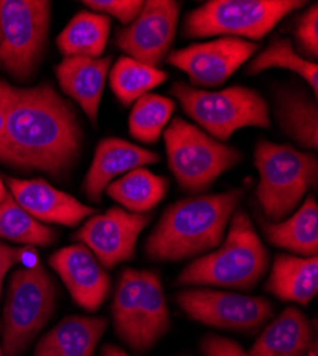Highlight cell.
<instances>
[{"label": "cell", "instance_id": "cell-1", "mask_svg": "<svg viewBox=\"0 0 318 356\" xmlns=\"http://www.w3.org/2000/svg\"><path fill=\"white\" fill-rule=\"evenodd\" d=\"M83 131L73 106L54 87L12 86L0 163L23 171L67 174L81 153Z\"/></svg>", "mask_w": 318, "mask_h": 356}, {"label": "cell", "instance_id": "cell-2", "mask_svg": "<svg viewBox=\"0 0 318 356\" xmlns=\"http://www.w3.org/2000/svg\"><path fill=\"white\" fill-rule=\"evenodd\" d=\"M243 197V188H233L171 204L146 240L148 257L153 261H182L217 248Z\"/></svg>", "mask_w": 318, "mask_h": 356}, {"label": "cell", "instance_id": "cell-3", "mask_svg": "<svg viewBox=\"0 0 318 356\" xmlns=\"http://www.w3.org/2000/svg\"><path fill=\"white\" fill-rule=\"evenodd\" d=\"M270 257L251 218L237 209L223 243L179 274V285H207L251 291L269 270Z\"/></svg>", "mask_w": 318, "mask_h": 356}, {"label": "cell", "instance_id": "cell-4", "mask_svg": "<svg viewBox=\"0 0 318 356\" xmlns=\"http://www.w3.org/2000/svg\"><path fill=\"white\" fill-rule=\"evenodd\" d=\"M254 165L260 175L255 197L266 220L271 222L292 216L310 188H317V157L293 145L258 141Z\"/></svg>", "mask_w": 318, "mask_h": 356}, {"label": "cell", "instance_id": "cell-5", "mask_svg": "<svg viewBox=\"0 0 318 356\" xmlns=\"http://www.w3.org/2000/svg\"><path fill=\"white\" fill-rule=\"evenodd\" d=\"M111 316L118 337L136 353L152 349L170 330V311L157 273L126 268L116 288Z\"/></svg>", "mask_w": 318, "mask_h": 356}, {"label": "cell", "instance_id": "cell-6", "mask_svg": "<svg viewBox=\"0 0 318 356\" xmlns=\"http://www.w3.org/2000/svg\"><path fill=\"white\" fill-rule=\"evenodd\" d=\"M170 95L201 129L221 143L244 127H271L267 102L250 87L231 86L209 92L177 81L170 87Z\"/></svg>", "mask_w": 318, "mask_h": 356}, {"label": "cell", "instance_id": "cell-7", "mask_svg": "<svg viewBox=\"0 0 318 356\" xmlns=\"http://www.w3.org/2000/svg\"><path fill=\"white\" fill-rule=\"evenodd\" d=\"M170 171L187 193L207 191L217 178L236 167L243 154L206 131L175 117L163 131Z\"/></svg>", "mask_w": 318, "mask_h": 356}, {"label": "cell", "instance_id": "cell-8", "mask_svg": "<svg viewBox=\"0 0 318 356\" xmlns=\"http://www.w3.org/2000/svg\"><path fill=\"white\" fill-rule=\"evenodd\" d=\"M57 288L43 265L16 270L9 281L2 321L3 356H20L54 314Z\"/></svg>", "mask_w": 318, "mask_h": 356}, {"label": "cell", "instance_id": "cell-9", "mask_svg": "<svg viewBox=\"0 0 318 356\" xmlns=\"http://www.w3.org/2000/svg\"><path fill=\"white\" fill-rule=\"evenodd\" d=\"M307 2L299 0H210L191 10L183 23V36L264 39L290 13Z\"/></svg>", "mask_w": 318, "mask_h": 356}, {"label": "cell", "instance_id": "cell-10", "mask_svg": "<svg viewBox=\"0 0 318 356\" xmlns=\"http://www.w3.org/2000/svg\"><path fill=\"white\" fill-rule=\"evenodd\" d=\"M51 3L46 0H0V69L29 81L46 51Z\"/></svg>", "mask_w": 318, "mask_h": 356}, {"label": "cell", "instance_id": "cell-11", "mask_svg": "<svg viewBox=\"0 0 318 356\" xmlns=\"http://www.w3.org/2000/svg\"><path fill=\"white\" fill-rule=\"evenodd\" d=\"M176 302L193 321L218 330L251 332L262 328L273 316V305L264 296L220 289H183L177 293Z\"/></svg>", "mask_w": 318, "mask_h": 356}, {"label": "cell", "instance_id": "cell-12", "mask_svg": "<svg viewBox=\"0 0 318 356\" xmlns=\"http://www.w3.org/2000/svg\"><path fill=\"white\" fill-rule=\"evenodd\" d=\"M179 16V2L148 0L137 17L118 32L116 46L127 57L159 69L175 42Z\"/></svg>", "mask_w": 318, "mask_h": 356}, {"label": "cell", "instance_id": "cell-13", "mask_svg": "<svg viewBox=\"0 0 318 356\" xmlns=\"http://www.w3.org/2000/svg\"><path fill=\"white\" fill-rule=\"evenodd\" d=\"M258 49V44L244 39L220 38L173 50L166 63L183 70L193 87L212 88L224 84Z\"/></svg>", "mask_w": 318, "mask_h": 356}, {"label": "cell", "instance_id": "cell-14", "mask_svg": "<svg viewBox=\"0 0 318 356\" xmlns=\"http://www.w3.org/2000/svg\"><path fill=\"white\" fill-rule=\"evenodd\" d=\"M149 214H133L111 207L104 214L89 217L74 234V240L88 247L106 270L132 261L141 231L150 222Z\"/></svg>", "mask_w": 318, "mask_h": 356}, {"label": "cell", "instance_id": "cell-15", "mask_svg": "<svg viewBox=\"0 0 318 356\" xmlns=\"http://www.w3.org/2000/svg\"><path fill=\"white\" fill-rule=\"evenodd\" d=\"M49 265L63 281L80 308L96 312L107 300L111 285L110 277L86 245L74 244L53 252Z\"/></svg>", "mask_w": 318, "mask_h": 356}, {"label": "cell", "instance_id": "cell-16", "mask_svg": "<svg viewBox=\"0 0 318 356\" xmlns=\"http://www.w3.org/2000/svg\"><path fill=\"white\" fill-rule=\"evenodd\" d=\"M6 183L16 202L42 224L76 227L96 213L92 207L80 202L65 191L57 190L42 178L20 180V178L8 177Z\"/></svg>", "mask_w": 318, "mask_h": 356}, {"label": "cell", "instance_id": "cell-17", "mask_svg": "<svg viewBox=\"0 0 318 356\" xmlns=\"http://www.w3.org/2000/svg\"><path fill=\"white\" fill-rule=\"evenodd\" d=\"M159 161L160 157L157 153L146 150L137 144L118 137L103 138L97 144L92 164L86 172L83 191L90 201L100 202L109 184L119 175Z\"/></svg>", "mask_w": 318, "mask_h": 356}, {"label": "cell", "instance_id": "cell-18", "mask_svg": "<svg viewBox=\"0 0 318 356\" xmlns=\"http://www.w3.org/2000/svg\"><path fill=\"white\" fill-rule=\"evenodd\" d=\"M111 56L106 57H65L54 67L56 79L66 96L73 99L96 127L99 107L110 72Z\"/></svg>", "mask_w": 318, "mask_h": 356}, {"label": "cell", "instance_id": "cell-19", "mask_svg": "<svg viewBox=\"0 0 318 356\" xmlns=\"http://www.w3.org/2000/svg\"><path fill=\"white\" fill-rule=\"evenodd\" d=\"M107 323L102 316H66L38 342L35 356H95Z\"/></svg>", "mask_w": 318, "mask_h": 356}, {"label": "cell", "instance_id": "cell-20", "mask_svg": "<svg viewBox=\"0 0 318 356\" xmlns=\"http://www.w3.org/2000/svg\"><path fill=\"white\" fill-rule=\"evenodd\" d=\"M257 220L271 245L299 257L318 254V205L314 195H307L299 209L283 221L271 222L263 217Z\"/></svg>", "mask_w": 318, "mask_h": 356}, {"label": "cell", "instance_id": "cell-21", "mask_svg": "<svg viewBox=\"0 0 318 356\" xmlns=\"http://www.w3.org/2000/svg\"><path fill=\"white\" fill-rule=\"evenodd\" d=\"M266 291L284 302L307 307L318 292V258L277 254Z\"/></svg>", "mask_w": 318, "mask_h": 356}, {"label": "cell", "instance_id": "cell-22", "mask_svg": "<svg viewBox=\"0 0 318 356\" xmlns=\"http://www.w3.org/2000/svg\"><path fill=\"white\" fill-rule=\"evenodd\" d=\"M274 114L283 133L307 150L318 147L317 99L300 87H277L274 93Z\"/></svg>", "mask_w": 318, "mask_h": 356}, {"label": "cell", "instance_id": "cell-23", "mask_svg": "<svg viewBox=\"0 0 318 356\" xmlns=\"http://www.w3.org/2000/svg\"><path fill=\"white\" fill-rule=\"evenodd\" d=\"M312 326L296 307H287L266 326L247 352L250 356H304L311 346Z\"/></svg>", "mask_w": 318, "mask_h": 356}, {"label": "cell", "instance_id": "cell-24", "mask_svg": "<svg viewBox=\"0 0 318 356\" xmlns=\"http://www.w3.org/2000/svg\"><path fill=\"white\" fill-rule=\"evenodd\" d=\"M168 190V180L138 167L116 178L106 188L107 195L133 214H146L159 205Z\"/></svg>", "mask_w": 318, "mask_h": 356}, {"label": "cell", "instance_id": "cell-25", "mask_svg": "<svg viewBox=\"0 0 318 356\" xmlns=\"http://www.w3.org/2000/svg\"><path fill=\"white\" fill-rule=\"evenodd\" d=\"M110 27L111 19L109 16L81 10L57 36L56 46L65 57L97 58L106 49Z\"/></svg>", "mask_w": 318, "mask_h": 356}, {"label": "cell", "instance_id": "cell-26", "mask_svg": "<svg viewBox=\"0 0 318 356\" xmlns=\"http://www.w3.org/2000/svg\"><path fill=\"white\" fill-rule=\"evenodd\" d=\"M110 87L118 100L129 107L141 96L150 93L152 88L167 81L168 74L132 57L123 56L109 72Z\"/></svg>", "mask_w": 318, "mask_h": 356}, {"label": "cell", "instance_id": "cell-27", "mask_svg": "<svg viewBox=\"0 0 318 356\" xmlns=\"http://www.w3.org/2000/svg\"><path fill=\"white\" fill-rule=\"evenodd\" d=\"M0 238L26 247H47L57 240V231L39 222L8 193L0 202Z\"/></svg>", "mask_w": 318, "mask_h": 356}, {"label": "cell", "instance_id": "cell-28", "mask_svg": "<svg viewBox=\"0 0 318 356\" xmlns=\"http://www.w3.org/2000/svg\"><path fill=\"white\" fill-rule=\"evenodd\" d=\"M287 69L303 77L311 87L312 97H318V66L301 57L287 38H274L270 44L258 53L246 69V74L255 76L267 69Z\"/></svg>", "mask_w": 318, "mask_h": 356}, {"label": "cell", "instance_id": "cell-29", "mask_svg": "<svg viewBox=\"0 0 318 356\" xmlns=\"http://www.w3.org/2000/svg\"><path fill=\"white\" fill-rule=\"evenodd\" d=\"M176 103L170 97L148 93L134 102L130 117V136L141 143L154 144L171 120Z\"/></svg>", "mask_w": 318, "mask_h": 356}, {"label": "cell", "instance_id": "cell-30", "mask_svg": "<svg viewBox=\"0 0 318 356\" xmlns=\"http://www.w3.org/2000/svg\"><path fill=\"white\" fill-rule=\"evenodd\" d=\"M294 39L300 56L315 62L318 57V6L311 5L297 20Z\"/></svg>", "mask_w": 318, "mask_h": 356}, {"label": "cell", "instance_id": "cell-31", "mask_svg": "<svg viewBox=\"0 0 318 356\" xmlns=\"http://www.w3.org/2000/svg\"><path fill=\"white\" fill-rule=\"evenodd\" d=\"M141 0H84L83 5L92 12L118 19L122 24H130L143 8Z\"/></svg>", "mask_w": 318, "mask_h": 356}, {"label": "cell", "instance_id": "cell-32", "mask_svg": "<svg viewBox=\"0 0 318 356\" xmlns=\"http://www.w3.org/2000/svg\"><path fill=\"white\" fill-rule=\"evenodd\" d=\"M38 252H35L33 247L15 248L5 243H0V295H2V285L6 274L10 268L17 264H23L24 266L38 265Z\"/></svg>", "mask_w": 318, "mask_h": 356}, {"label": "cell", "instance_id": "cell-33", "mask_svg": "<svg viewBox=\"0 0 318 356\" xmlns=\"http://www.w3.org/2000/svg\"><path fill=\"white\" fill-rule=\"evenodd\" d=\"M200 349L205 356H250L233 339L213 335V334L203 338Z\"/></svg>", "mask_w": 318, "mask_h": 356}, {"label": "cell", "instance_id": "cell-34", "mask_svg": "<svg viewBox=\"0 0 318 356\" xmlns=\"http://www.w3.org/2000/svg\"><path fill=\"white\" fill-rule=\"evenodd\" d=\"M10 90L12 84L0 79V136H2L5 126H6V117L9 110V100H10Z\"/></svg>", "mask_w": 318, "mask_h": 356}, {"label": "cell", "instance_id": "cell-35", "mask_svg": "<svg viewBox=\"0 0 318 356\" xmlns=\"http://www.w3.org/2000/svg\"><path fill=\"white\" fill-rule=\"evenodd\" d=\"M100 356H132V355H129L127 352H125L119 346H114V345L109 343V345L103 346Z\"/></svg>", "mask_w": 318, "mask_h": 356}, {"label": "cell", "instance_id": "cell-36", "mask_svg": "<svg viewBox=\"0 0 318 356\" xmlns=\"http://www.w3.org/2000/svg\"><path fill=\"white\" fill-rule=\"evenodd\" d=\"M8 193H9V191L6 190V187H5L3 181H2V177H0V202H2V201L6 198Z\"/></svg>", "mask_w": 318, "mask_h": 356}, {"label": "cell", "instance_id": "cell-37", "mask_svg": "<svg viewBox=\"0 0 318 356\" xmlns=\"http://www.w3.org/2000/svg\"><path fill=\"white\" fill-rule=\"evenodd\" d=\"M0 356H3V352H2V348H0Z\"/></svg>", "mask_w": 318, "mask_h": 356}, {"label": "cell", "instance_id": "cell-38", "mask_svg": "<svg viewBox=\"0 0 318 356\" xmlns=\"http://www.w3.org/2000/svg\"><path fill=\"white\" fill-rule=\"evenodd\" d=\"M0 332H2V323H0Z\"/></svg>", "mask_w": 318, "mask_h": 356}]
</instances>
